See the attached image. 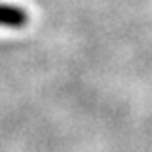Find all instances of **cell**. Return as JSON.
<instances>
[{
  "label": "cell",
  "instance_id": "cell-1",
  "mask_svg": "<svg viewBox=\"0 0 152 152\" xmlns=\"http://www.w3.org/2000/svg\"><path fill=\"white\" fill-rule=\"evenodd\" d=\"M28 21V15L23 8L10 6V4H0V27H25Z\"/></svg>",
  "mask_w": 152,
  "mask_h": 152
}]
</instances>
